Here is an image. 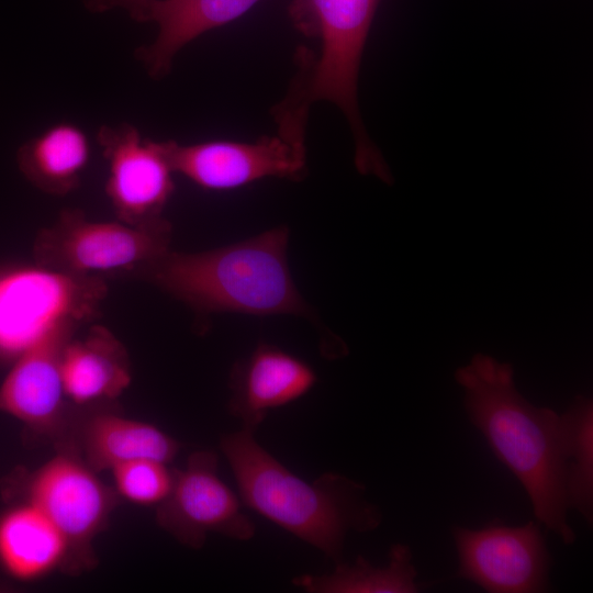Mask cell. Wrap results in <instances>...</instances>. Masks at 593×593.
Listing matches in <instances>:
<instances>
[{
  "instance_id": "6da1fadb",
  "label": "cell",
  "mask_w": 593,
  "mask_h": 593,
  "mask_svg": "<svg viewBox=\"0 0 593 593\" xmlns=\"http://www.w3.org/2000/svg\"><path fill=\"white\" fill-rule=\"evenodd\" d=\"M455 379L465 392L470 422L484 436L494 456L521 482L536 519L566 545L575 541L567 521L566 459L561 417L528 402L516 389L513 367L474 355Z\"/></svg>"
},
{
  "instance_id": "7a4b0ae2",
  "label": "cell",
  "mask_w": 593,
  "mask_h": 593,
  "mask_svg": "<svg viewBox=\"0 0 593 593\" xmlns=\"http://www.w3.org/2000/svg\"><path fill=\"white\" fill-rule=\"evenodd\" d=\"M244 427L221 438L243 503L254 512L342 561L348 533L379 527L382 514L367 500L366 486L327 472L309 482L290 471Z\"/></svg>"
},
{
  "instance_id": "3957f363",
  "label": "cell",
  "mask_w": 593,
  "mask_h": 593,
  "mask_svg": "<svg viewBox=\"0 0 593 593\" xmlns=\"http://www.w3.org/2000/svg\"><path fill=\"white\" fill-rule=\"evenodd\" d=\"M289 230H269L240 243L199 253L170 248L131 275L143 279L201 315L313 312L299 293L288 265Z\"/></svg>"
},
{
  "instance_id": "277c9868",
  "label": "cell",
  "mask_w": 593,
  "mask_h": 593,
  "mask_svg": "<svg viewBox=\"0 0 593 593\" xmlns=\"http://www.w3.org/2000/svg\"><path fill=\"white\" fill-rule=\"evenodd\" d=\"M380 0H293L295 25L321 40V52L295 86L289 103L306 114L316 101L334 103L347 119L355 139V164L361 174L390 182V171L370 141L358 107L357 86L362 52Z\"/></svg>"
},
{
  "instance_id": "5b68a950",
  "label": "cell",
  "mask_w": 593,
  "mask_h": 593,
  "mask_svg": "<svg viewBox=\"0 0 593 593\" xmlns=\"http://www.w3.org/2000/svg\"><path fill=\"white\" fill-rule=\"evenodd\" d=\"M170 240L171 225L167 220L134 226L119 220L90 221L79 209H65L36 235L33 257L37 267L67 276L132 273L168 250Z\"/></svg>"
},
{
  "instance_id": "8992f818",
  "label": "cell",
  "mask_w": 593,
  "mask_h": 593,
  "mask_svg": "<svg viewBox=\"0 0 593 593\" xmlns=\"http://www.w3.org/2000/svg\"><path fill=\"white\" fill-rule=\"evenodd\" d=\"M80 456L58 452L23 481L24 502L48 517L65 538L68 556L63 570L78 572L97 562L92 544L108 525L119 494Z\"/></svg>"
},
{
  "instance_id": "52a82bcc",
  "label": "cell",
  "mask_w": 593,
  "mask_h": 593,
  "mask_svg": "<svg viewBox=\"0 0 593 593\" xmlns=\"http://www.w3.org/2000/svg\"><path fill=\"white\" fill-rule=\"evenodd\" d=\"M81 321L63 316L49 324L15 359L0 384V412L29 430L68 446L75 410L66 403L61 357Z\"/></svg>"
},
{
  "instance_id": "ba28073f",
  "label": "cell",
  "mask_w": 593,
  "mask_h": 593,
  "mask_svg": "<svg viewBox=\"0 0 593 593\" xmlns=\"http://www.w3.org/2000/svg\"><path fill=\"white\" fill-rule=\"evenodd\" d=\"M107 287L37 267L0 275V359H15L54 321L94 316Z\"/></svg>"
},
{
  "instance_id": "9c48e42d",
  "label": "cell",
  "mask_w": 593,
  "mask_h": 593,
  "mask_svg": "<svg viewBox=\"0 0 593 593\" xmlns=\"http://www.w3.org/2000/svg\"><path fill=\"white\" fill-rule=\"evenodd\" d=\"M457 577L490 593H539L550 589L552 558L539 525L506 526L500 521L482 528L455 526Z\"/></svg>"
},
{
  "instance_id": "30bf717a",
  "label": "cell",
  "mask_w": 593,
  "mask_h": 593,
  "mask_svg": "<svg viewBox=\"0 0 593 593\" xmlns=\"http://www.w3.org/2000/svg\"><path fill=\"white\" fill-rule=\"evenodd\" d=\"M174 172L208 190H230L266 177L296 178L304 172V135L278 130L255 143L161 142Z\"/></svg>"
},
{
  "instance_id": "8fae6325",
  "label": "cell",
  "mask_w": 593,
  "mask_h": 593,
  "mask_svg": "<svg viewBox=\"0 0 593 593\" xmlns=\"http://www.w3.org/2000/svg\"><path fill=\"white\" fill-rule=\"evenodd\" d=\"M217 466L214 451H194L183 469L174 470L171 490L157 505L159 527L184 546L201 548L210 533L236 540H248L255 535L254 523L220 478Z\"/></svg>"
},
{
  "instance_id": "7c38bea8",
  "label": "cell",
  "mask_w": 593,
  "mask_h": 593,
  "mask_svg": "<svg viewBox=\"0 0 593 593\" xmlns=\"http://www.w3.org/2000/svg\"><path fill=\"white\" fill-rule=\"evenodd\" d=\"M97 142L108 164L105 193L116 219L134 226L165 221L175 172L161 142L143 137L128 123L101 126Z\"/></svg>"
},
{
  "instance_id": "4fadbf2b",
  "label": "cell",
  "mask_w": 593,
  "mask_h": 593,
  "mask_svg": "<svg viewBox=\"0 0 593 593\" xmlns=\"http://www.w3.org/2000/svg\"><path fill=\"white\" fill-rule=\"evenodd\" d=\"M317 380L302 359L272 345L260 344L238 361L230 377V413L251 429L268 412L306 394Z\"/></svg>"
},
{
  "instance_id": "5bb4252c",
  "label": "cell",
  "mask_w": 593,
  "mask_h": 593,
  "mask_svg": "<svg viewBox=\"0 0 593 593\" xmlns=\"http://www.w3.org/2000/svg\"><path fill=\"white\" fill-rule=\"evenodd\" d=\"M92 406L76 415L68 449L93 471L138 459L169 463L179 452L180 443L157 426Z\"/></svg>"
},
{
  "instance_id": "9a60e30c",
  "label": "cell",
  "mask_w": 593,
  "mask_h": 593,
  "mask_svg": "<svg viewBox=\"0 0 593 593\" xmlns=\"http://www.w3.org/2000/svg\"><path fill=\"white\" fill-rule=\"evenodd\" d=\"M61 378L65 395L74 405L112 402L132 381L127 350L110 329L93 325L65 346Z\"/></svg>"
},
{
  "instance_id": "2e32d148",
  "label": "cell",
  "mask_w": 593,
  "mask_h": 593,
  "mask_svg": "<svg viewBox=\"0 0 593 593\" xmlns=\"http://www.w3.org/2000/svg\"><path fill=\"white\" fill-rule=\"evenodd\" d=\"M260 0H153L145 22L158 26L156 40L137 49L153 78L166 76L176 54L199 35L245 14Z\"/></svg>"
},
{
  "instance_id": "e0dca14e",
  "label": "cell",
  "mask_w": 593,
  "mask_h": 593,
  "mask_svg": "<svg viewBox=\"0 0 593 593\" xmlns=\"http://www.w3.org/2000/svg\"><path fill=\"white\" fill-rule=\"evenodd\" d=\"M68 546L56 526L34 505L23 502L0 514V567L22 582L64 569Z\"/></svg>"
},
{
  "instance_id": "ac0fdd59",
  "label": "cell",
  "mask_w": 593,
  "mask_h": 593,
  "mask_svg": "<svg viewBox=\"0 0 593 593\" xmlns=\"http://www.w3.org/2000/svg\"><path fill=\"white\" fill-rule=\"evenodd\" d=\"M89 158L88 135L70 122L48 126L22 144L16 153L18 166L25 179L52 195L76 190Z\"/></svg>"
},
{
  "instance_id": "d6986e66",
  "label": "cell",
  "mask_w": 593,
  "mask_h": 593,
  "mask_svg": "<svg viewBox=\"0 0 593 593\" xmlns=\"http://www.w3.org/2000/svg\"><path fill=\"white\" fill-rule=\"evenodd\" d=\"M416 580L417 570L411 548L405 544H394L385 567H374L358 556L351 564L336 562L331 573L302 574L292 583L312 593H416L422 588Z\"/></svg>"
},
{
  "instance_id": "ffe728a7",
  "label": "cell",
  "mask_w": 593,
  "mask_h": 593,
  "mask_svg": "<svg viewBox=\"0 0 593 593\" xmlns=\"http://www.w3.org/2000/svg\"><path fill=\"white\" fill-rule=\"evenodd\" d=\"M563 427L566 493L569 510L578 511L589 525L593 521V402L577 395L560 414Z\"/></svg>"
},
{
  "instance_id": "44dd1931",
  "label": "cell",
  "mask_w": 593,
  "mask_h": 593,
  "mask_svg": "<svg viewBox=\"0 0 593 593\" xmlns=\"http://www.w3.org/2000/svg\"><path fill=\"white\" fill-rule=\"evenodd\" d=\"M111 471L116 493L139 505H158L168 496L174 483V470L152 459L124 462Z\"/></svg>"
},
{
  "instance_id": "7402d4cb",
  "label": "cell",
  "mask_w": 593,
  "mask_h": 593,
  "mask_svg": "<svg viewBox=\"0 0 593 593\" xmlns=\"http://www.w3.org/2000/svg\"><path fill=\"white\" fill-rule=\"evenodd\" d=\"M153 0H83L85 7L93 13H103L121 8L137 22H145L146 12Z\"/></svg>"
}]
</instances>
